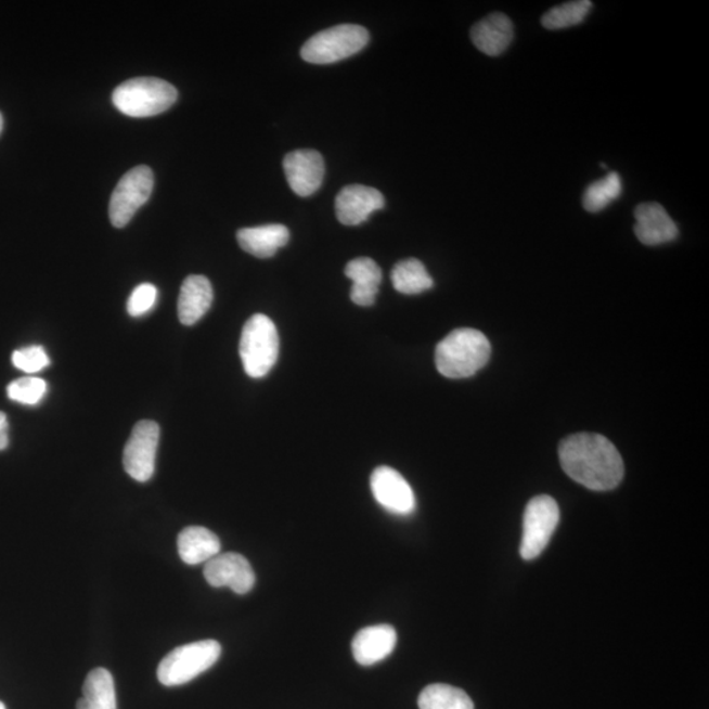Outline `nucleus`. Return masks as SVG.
Returning <instances> with one entry per match:
<instances>
[{"label": "nucleus", "mask_w": 709, "mask_h": 709, "mask_svg": "<svg viewBox=\"0 0 709 709\" xmlns=\"http://www.w3.org/2000/svg\"><path fill=\"white\" fill-rule=\"evenodd\" d=\"M346 276L351 279V300L359 307L375 304L378 287L383 280L381 267L371 258H357L346 266Z\"/></svg>", "instance_id": "6ab92c4d"}, {"label": "nucleus", "mask_w": 709, "mask_h": 709, "mask_svg": "<svg viewBox=\"0 0 709 709\" xmlns=\"http://www.w3.org/2000/svg\"><path fill=\"white\" fill-rule=\"evenodd\" d=\"M391 283L403 295H418L434 287V280L418 259H405L391 271Z\"/></svg>", "instance_id": "4be33fe9"}, {"label": "nucleus", "mask_w": 709, "mask_h": 709, "mask_svg": "<svg viewBox=\"0 0 709 709\" xmlns=\"http://www.w3.org/2000/svg\"><path fill=\"white\" fill-rule=\"evenodd\" d=\"M205 580L214 588H229L235 594L245 595L255 586V571L240 553H223L209 559L204 568Z\"/></svg>", "instance_id": "9b49d317"}, {"label": "nucleus", "mask_w": 709, "mask_h": 709, "mask_svg": "<svg viewBox=\"0 0 709 709\" xmlns=\"http://www.w3.org/2000/svg\"><path fill=\"white\" fill-rule=\"evenodd\" d=\"M397 645V632L389 624L363 628L352 640V655L354 661L362 667L383 661L391 655Z\"/></svg>", "instance_id": "2eb2a0df"}, {"label": "nucleus", "mask_w": 709, "mask_h": 709, "mask_svg": "<svg viewBox=\"0 0 709 709\" xmlns=\"http://www.w3.org/2000/svg\"><path fill=\"white\" fill-rule=\"evenodd\" d=\"M558 456L566 475L590 490H613L623 480V459L602 435H570L559 443Z\"/></svg>", "instance_id": "f257e3e1"}, {"label": "nucleus", "mask_w": 709, "mask_h": 709, "mask_svg": "<svg viewBox=\"0 0 709 709\" xmlns=\"http://www.w3.org/2000/svg\"><path fill=\"white\" fill-rule=\"evenodd\" d=\"M284 172L291 190L296 195L308 197L320 190L325 177V162L315 151H296L284 158Z\"/></svg>", "instance_id": "f8f14e48"}, {"label": "nucleus", "mask_w": 709, "mask_h": 709, "mask_svg": "<svg viewBox=\"0 0 709 709\" xmlns=\"http://www.w3.org/2000/svg\"><path fill=\"white\" fill-rule=\"evenodd\" d=\"M82 692L77 709H117L115 681L107 669L90 671Z\"/></svg>", "instance_id": "412c9836"}, {"label": "nucleus", "mask_w": 709, "mask_h": 709, "mask_svg": "<svg viewBox=\"0 0 709 709\" xmlns=\"http://www.w3.org/2000/svg\"><path fill=\"white\" fill-rule=\"evenodd\" d=\"M214 302V288L209 280L201 275L186 278L180 288L178 315L185 326L195 325L207 314Z\"/></svg>", "instance_id": "f3484780"}, {"label": "nucleus", "mask_w": 709, "mask_h": 709, "mask_svg": "<svg viewBox=\"0 0 709 709\" xmlns=\"http://www.w3.org/2000/svg\"><path fill=\"white\" fill-rule=\"evenodd\" d=\"M634 234L646 246L669 244L680 234L667 209L657 203L640 204L634 210Z\"/></svg>", "instance_id": "4468645a"}, {"label": "nucleus", "mask_w": 709, "mask_h": 709, "mask_svg": "<svg viewBox=\"0 0 709 709\" xmlns=\"http://www.w3.org/2000/svg\"><path fill=\"white\" fill-rule=\"evenodd\" d=\"M289 239V230L287 227L280 225V223L245 228L236 233V241H239L242 250L262 259L273 257L279 248L288 244Z\"/></svg>", "instance_id": "a211bd4d"}, {"label": "nucleus", "mask_w": 709, "mask_h": 709, "mask_svg": "<svg viewBox=\"0 0 709 709\" xmlns=\"http://www.w3.org/2000/svg\"><path fill=\"white\" fill-rule=\"evenodd\" d=\"M472 42L478 51L490 57H497L506 52L514 40L513 22L505 14H490L473 26Z\"/></svg>", "instance_id": "dca6fc26"}, {"label": "nucleus", "mask_w": 709, "mask_h": 709, "mask_svg": "<svg viewBox=\"0 0 709 709\" xmlns=\"http://www.w3.org/2000/svg\"><path fill=\"white\" fill-rule=\"evenodd\" d=\"M9 447V421L8 415L0 412V451Z\"/></svg>", "instance_id": "c85d7f7f"}, {"label": "nucleus", "mask_w": 709, "mask_h": 709, "mask_svg": "<svg viewBox=\"0 0 709 709\" xmlns=\"http://www.w3.org/2000/svg\"><path fill=\"white\" fill-rule=\"evenodd\" d=\"M160 428L153 421L137 423L124 450V468L133 480L146 482L154 476Z\"/></svg>", "instance_id": "1a4fd4ad"}, {"label": "nucleus", "mask_w": 709, "mask_h": 709, "mask_svg": "<svg viewBox=\"0 0 709 709\" xmlns=\"http://www.w3.org/2000/svg\"><path fill=\"white\" fill-rule=\"evenodd\" d=\"M154 176L151 167L137 166L116 185L109 202V220L115 228L127 227L136 211L152 196Z\"/></svg>", "instance_id": "6e6552de"}, {"label": "nucleus", "mask_w": 709, "mask_h": 709, "mask_svg": "<svg viewBox=\"0 0 709 709\" xmlns=\"http://www.w3.org/2000/svg\"><path fill=\"white\" fill-rule=\"evenodd\" d=\"M221 652V645L216 640L179 646L162 659L157 670L158 681L167 687L194 681L219 661Z\"/></svg>", "instance_id": "39448f33"}, {"label": "nucleus", "mask_w": 709, "mask_h": 709, "mask_svg": "<svg viewBox=\"0 0 709 709\" xmlns=\"http://www.w3.org/2000/svg\"><path fill=\"white\" fill-rule=\"evenodd\" d=\"M12 363L23 372L37 373L47 369L51 360L42 346H29L12 353Z\"/></svg>", "instance_id": "bb28decb"}, {"label": "nucleus", "mask_w": 709, "mask_h": 709, "mask_svg": "<svg viewBox=\"0 0 709 709\" xmlns=\"http://www.w3.org/2000/svg\"><path fill=\"white\" fill-rule=\"evenodd\" d=\"M0 709H5V706L3 705L2 701H0Z\"/></svg>", "instance_id": "7c9ffc66"}, {"label": "nucleus", "mask_w": 709, "mask_h": 709, "mask_svg": "<svg viewBox=\"0 0 709 709\" xmlns=\"http://www.w3.org/2000/svg\"><path fill=\"white\" fill-rule=\"evenodd\" d=\"M490 354L487 335L475 328H457L437 346L435 364L444 377L466 378L482 370Z\"/></svg>", "instance_id": "f03ea898"}, {"label": "nucleus", "mask_w": 709, "mask_h": 709, "mask_svg": "<svg viewBox=\"0 0 709 709\" xmlns=\"http://www.w3.org/2000/svg\"><path fill=\"white\" fill-rule=\"evenodd\" d=\"M178 91L159 78H133L114 91L112 102L121 114L130 117H151L164 114L176 104Z\"/></svg>", "instance_id": "7ed1b4c3"}, {"label": "nucleus", "mask_w": 709, "mask_h": 709, "mask_svg": "<svg viewBox=\"0 0 709 709\" xmlns=\"http://www.w3.org/2000/svg\"><path fill=\"white\" fill-rule=\"evenodd\" d=\"M621 190L623 185L619 173L609 172L607 177L588 186L583 194V207L590 214H598L620 197Z\"/></svg>", "instance_id": "b1692460"}, {"label": "nucleus", "mask_w": 709, "mask_h": 709, "mask_svg": "<svg viewBox=\"0 0 709 709\" xmlns=\"http://www.w3.org/2000/svg\"><path fill=\"white\" fill-rule=\"evenodd\" d=\"M279 350L275 323L265 314L253 315L245 323L240 341V354L247 375L253 378L269 375L278 362Z\"/></svg>", "instance_id": "20e7f679"}, {"label": "nucleus", "mask_w": 709, "mask_h": 709, "mask_svg": "<svg viewBox=\"0 0 709 709\" xmlns=\"http://www.w3.org/2000/svg\"><path fill=\"white\" fill-rule=\"evenodd\" d=\"M371 490L378 505L387 512L402 516L414 513V491L400 472L389 466H378L371 476Z\"/></svg>", "instance_id": "9d476101"}, {"label": "nucleus", "mask_w": 709, "mask_h": 709, "mask_svg": "<svg viewBox=\"0 0 709 709\" xmlns=\"http://www.w3.org/2000/svg\"><path fill=\"white\" fill-rule=\"evenodd\" d=\"M48 384L40 377H22L8 388L10 400L23 405H37L46 397Z\"/></svg>", "instance_id": "a878e982"}, {"label": "nucleus", "mask_w": 709, "mask_h": 709, "mask_svg": "<svg viewBox=\"0 0 709 709\" xmlns=\"http://www.w3.org/2000/svg\"><path fill=\"white\" fill-rule=\"evenodd\" d=\"M559 521L557 502L550 495L534 497L525 510L520 556L531 562L544 552Z\"/></svg>", "instance_id": "0eeeda50"}, {"label": "nucleus", "mask_w": 709, "mask_h": 709, "mask_svg": "<svg viewBox=\"0 0 709 709\" xmlns=\"http://www.w3.org/2000/svg\"><path fill=\"white\" fill-rule=\"evenodd\" d=\"M221 541L217 534L201 526L184 528L178 537V552L186 565L207 564L220 555Z\"/></svg>", "instance_id": "aec40b11"}, {"label": "nucleus", "mask_w": 709, "mask_h": 709, "mask_svg": "<svg viewBox=\"0 0 709 709\" xmlns=\"http://www.w3.org/2000/svg\"><path fill=\"white\" fill-rule=\"evenodd\" d=\"M370 34L357 24H340L310 37L301 48V57L314 65L334 64L363 51Z\"/></svg>", "instance_id": "423d86ee"}, {"label": "nucleus", "mask_w": 709, "mask_h": 709, "mask_svg": "<svg viewBox=\"0 0 709 709\" xmlns=\"http://www.w3.org/2000/svg\"><path fill=\"white\" fill-rule=\"evenodd\" d=\"M3 130V116L0 114V133H2Z\"/></svg>", "instance_id": "c756f323"}, {"label": "nucleus", "mask_w": 709, "mask_h": 709, "mask_svg": "<svg viewBox=\"0 0 709 709\" xmlns=\"http://www.w3.org/2000/svg\"><path fill=\"white\" fill-rule=\"evenodd\" d=\"M385 207L381 191L363 184L345 186L335 198V211L340 223L357 227L370 219L373 211Z\"/></svg>", "instance_id": "ddd939ff"}, {"label": "nucleus", "mask_w": 709, "mask_h": 709, "mask_svg": "<svg viewBox=\"0 0 709 709\" xmlns=\"http://www.w3.org/2000/svg\"><path fill=\"white\" fill-rule=\"evenodd\" d=\"M157 297L158 291L155 285L151 283L139 285L130 295L127 304L129 315L141 317L146 314L149 310L154 308Z\"/></svg>", "instance_id": "cd10ccee"}, {"label": "nucleus", "mask_w": 709, "mask_h": 709, "mask_svg": "<svg viewBox=\"0 0 709 709\" xmlns=\"http://www.w3.org/2000/svg\"><path fill=\"white\" fill-rule=\"evenodd\" d=\"M591 8H593V3L590 0H576V2L559 4L541 17V24L546 29L575 27L586 18Z\"/></svg>", "instance_id": "393cba45"}, {"label": "nucleus", "mask_w": 709, "mask_h": 709, "mask_svg": "<svg viewBox=\"0 0 709 709\" xmlns=\"http://www.w3.org/2000/svg\"><path fill=\"white\" fill-rule=\"evenodd\" d=\"M420 709H475L468 694L450 684L435 683L420 695Z\"/></svg>", "instance_id": "5701e85b"}]
</instances>
